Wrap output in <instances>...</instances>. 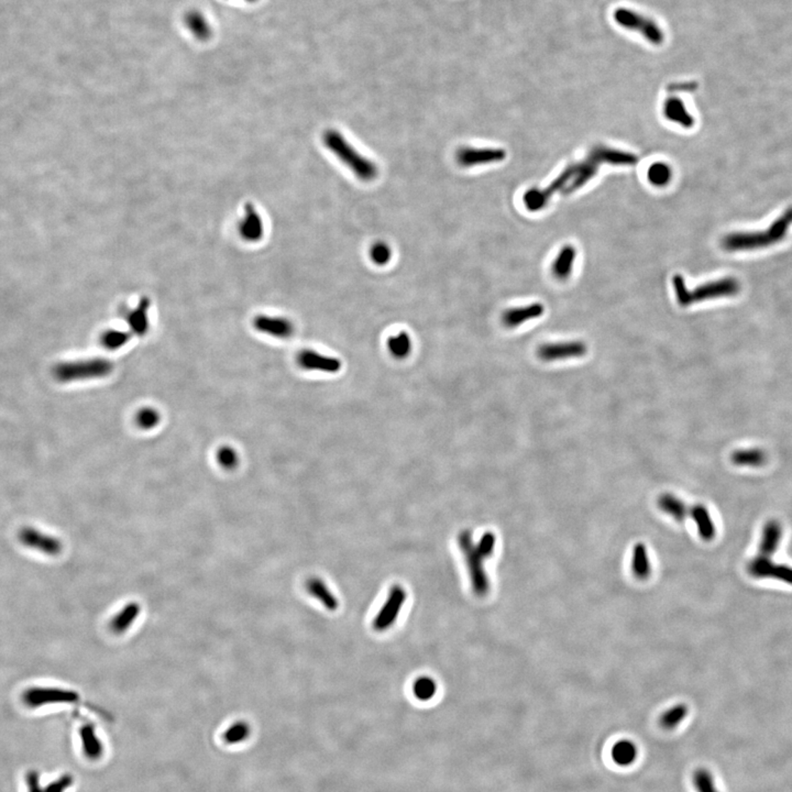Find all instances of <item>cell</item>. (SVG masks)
Listing matches in <instances>:
<instances>
[{
  "instance_id": "13",
  "label": "cell",
  "mask_w": 792,
  "mask_h": 792,
  "mask_svg": "<svg viewBox=\"0 0 792 792\" xmlns=\"http://www.w3.org/2000/svg\"><path fill=\"white\" fill-rule=\"evenodd\" d=\"M298 365L302 369L308 371H320V372L337 373L340 371L342 363L338 358L322 355L316 351L305 349L300 351L296 358Z\"/></svg>"
},
{
  "instance_id": "12",
  "label": "cell",
  "mask_w": 792,
  "mask_h": 792,
  "mask_svg": "<svg viewBox=\"0 0 792 792\" xmlns=\"http://www.w3.org/2000/svg\"><path fill=\"white\" fill-rule=\"evenodd\" d=\"M19 540L26 547L38 550L48 556H56L62 550V543L56 536L42 533L30 526L22 528L19 533Z\"/></svg>"
},
{
  "instance_id": "17",
  "label": "cell",
  "mask_w": 792,
  "mask_h": 792,
  "mask_svg": "<svg viewBox=\"0 0 792 792\" xmlns=\"http://www.w3.org/2000/svg\"><path fill=\"white\" fill-rule=\"evenodd\" d=\"M545 308L540 303H534L523 308H514L505 310L502 315V323L507 328H517L528 320H536L543 316Z\"/></svg>"
},
{
  "instance_id": "4",
  "label": "cell",
  "mask_w": 792,
  "mask_h": 792,
  "mask_svg": "<svg viewBox=\"0 0 792 792\" xmlns=\"http://www.w3.org/2000/svg\"><path fill=\"white\" fill-rule=\"evenodd\" d=\"M323 142L325 147L334 153L345 166H348L349 170L352 171L359 180L371 182L377 178L379 168L377 164L367 156L359 153L338 130H326L323 135Z\"/></svg>"
},
{
  "instance_id": "18",
  "label": "cell",
  "mask_w": 792,
  "mask_h": 792,
  "mask_svg": "<svg viewBox=\"0 0 792 792\" xmlns=\"http://www.w3.org/2000/svg\"><path fill=\"white\" fill-rule=\"evenodd\" d=\"M663 111L666 119L676 125L681 126L686 129L694 126V116L686 109V103L679 97H668L664 103Z\"/></svg>"
},
{
  "instance_id": "44",
  "label": "cell",
  "mask_w": 792,
  "mask_h": 792,
  "mask_svg": "<svg viewBox=\"0 0 792 792\" xmlns=\"http://www.w3.org/2000/svg\"><path fill=\"white\" fill-rule=\"evenodd\" d=\"M26 781V785L29 788V792H46L40 786V779H39V773L36 771L28 773Z\"/></svg>"
},
{
  "instance_id": "32",
  "label": "cell",
  "mask_w": 792,
  "mask_h": 792,
  "mask_svg": "<svg viewBox=\"0 0 792 792\" xmlns=\"http://www.w3.org/2000/svg\"><path fill=\"white\" fill-rule=\"evenodd\" d=\"M692 785L696 792H721L716 776L706 767H699L692 773Z\"/></svg>"
},
{
  "instance_id": "37",
  "label": "cell",
  "mask_w": 792,
  "mask_h": 792,
  "mask_svg": "<svg viewBox=\"0 0 792 792\" xmlns=\"http://www.w3.org/2000/svg\"><path fill=\"white\" fill-rule=\"evenodd\" d=\"M523 202L527 210L532 211V213H536V211H539L545 208L549 200H548L547 196H546L544 190L534 188H531V190L526 191L523 196Z\"/></svg>"
},
{
  "instance_id": "27",
  "label": "cell",
  "mask_w": 792,
  "mask_h": 792,
  "mask_svg": "<svg viewBox=\"0 0 792 792\" xmlns=\"http://www.w3.org/2000/svg\"><path fill=\"white\" fill-rule=\"evenodd\" d=\"M631 572L639 580H645L651 574V564L645 544L637 543L633 547L631 562Z\"/></svg>"
},
{
  "instance_id": "31",
  "label": "cell",
  "mask_w": 792,
  "mask_h": 792,
  "mask_svg": "<svg viewBox=\"0 0 792 792\" xmlns=\"http://www.w3.org/2000/svg\"><path fill=\"white\" fill-rule=\"evenodd\" d=\"M689 714V708L684 704H677L664 711L659 718V725L664 730L671 731L678 728Z\"/></svg>"
},
{
  "instance_id": "6",
  "label": "cell",
  "mask_w": 792,
  "mask_h": 792,
  "mask_svg": "<svg viewBox=\"0 0 792 792\" xmlns=\"http://www.w3.org/2000/svg\"><path fill=\"white\" fill-rule=\"evenodd\" d=\"M613 18L619 26L629 31L637 32L654 46H661L665 41V34L659 24L636 10L619 7L613 12Z\"/></svg>"
},
{
  "instance_id": "35",
  "label": "cell",
  "mask_w": 792,
  "mask_h": 792,
  "mask_svg": "<svg viewBox=\"0 0 792 792\" xmlns=\"http://www.w3.org/2000/svg\"><path fill=\"white\" fill-rule=\"evenodd\" d=\"M413 694L417 700L422 702L430 701L437 694V684L428 676L418 677L413 684Z\"/></svg>"
},
{
  "instance_id": "3",
  "label": "cell",
  "mask_w": 792,
  "mask_h": 792,
  "mask_svg": "<svg viewBox=\"0 0 792 792\" xmlns=\"http://www.w3.org/2000/svg\"><path fill=\"white\" fill-rule=\"evenodd\" d=\"M792 225V207L778 217L765 231L757 233H733L725 235L722 240L723 249L730 253L763 249L781 243L785 239Z\"/></svg>"
},
{
  "instance_id": "10",
  "label": "cell",
  "mask_w": 792,
  "mask_h": 792,
  "mask_svg": "<svg viewBox=\"0 0 792 792\" xmlns=\"http://www.w3.org/2000/svg\"><path fill=\"white\" fill-rule=\"evenodd\" d=\"M507 151L499 148L464 147L457 151L456 161L462 168L485 166L504 161Z\"/></svg>"
},
{
  "instance_id": "29",
  "label": "cell",
  "mask_w": 792,
  "mask_h": 792,
  "mask_svg": "<svg viewBox=\"0 0 792 792\" xmlns=\"http://www.w3.org/2000/svg\"><path fill=\"white\" fill-rule=\"evenodd\" d=\"M140 606L138 603L132 602L126 605L121 612L118 613L111 622V631L115 634H121L127 631L137 617L139 616Z\"/></svg>"
},
{
  "instance_id": "28",
  "label": "cell",
  "mask_w": 792,
  "mask_h": 792,
  "mask_svg": "<svg viewBox=\"0 0 792 792\" xmlns=\"http://www.w3.org/2000/svg\"><path fill=\"white\" fill-rule=\"evenodd\" d=\"M82 738L83 751L87 758L96 761L103 755V745L95 732L93 725L86 724L79 731Z\"/></svg>"
},
{
  "instance_id": "39",
  "label": "cell",
  "mask_w": 792,
  "mask_h": 792,
  "mask_svg": "<svg viewBox=\"0 0 792 792\" xmlns=\"http://www.w3.org/2000/svg\"><path fill=\"white\" fill-rule=\"evenodd\" d=\"M249 734V725L245 722H237L223 734V741L227 744H237V743L243 742Z\"/></svg>"
},
{
  "instance_id": "19",
  "label": "cell",
  "mask_w": 792,
  "mask_h": 792,
  "mask_svg": "<svg viewBox=\"0 0 792 792\" xmlns=\"http://www.w3.org/2000/svg\"><path fill=\"white\" fill-rule=\"evenodd\" d=\"M150 300L142 298L138 305L130 310L126 315L128 325L131 329L132 335L144 336L150 328Z\"/></svg>"
},
{
  "instance_id": "24",
  "label": "cell",
  "mask_w": 792,
  "mask_h": 792,
  "mask_svg": "<svg viewBox=\"0 0 792 792\" xmlns=\"http://www.w3.org/2000/svg\"><path fill=\"white\" fill-rule=\"evenodd\" d=\"M657 507H659L660 511L668 514L679 523L686 521V517L690 515V507L671 493H664L659 495L657 499Z\"/></svg>"
},
{
  "instance_id": "1",
  "label": "cell",
  "mask_w": 792,
  "mask_h": 792,
  "mask_svg": "<svg viewBox=\"0 0 792 792\" xmlns=\"http://www.w3.org/2000/svg\"><path fill=\"white\" fill-rule=\"evenodd\" d=\"M783 538V527L779 522L769 521L765 524L761 533L758 552L747 564V574L751 578L771 579L792 586V567L773 562V557L777 552Z\"/></svg>"
},
{
  "instance_id": "38",
  "label": "cell",
  "mask_w": 792,
  "mask_h": 792,
  "mask_svg": "<svg viewBox=\"0 0 792 792\" xmlns=\"http://www.w3.org/2000/svg\"><path fill=\"white\" fill-rule=\"evenodd\" d=\"M672 285L675 290L676 298H677L678 304L682 308L692 305L691 303V290L686 286V281L680 274H676L672 278Z\"/></svg>"
},
{
  "instance_id": "2",
  "label": "cell",
  "mask_w": 792,
  "mask_h": 792,
  "mask_svg": "<svg viewBox=\"0 0 792 792\" xmlns=\"http://www.w3.org/2000/svg\"><path fill=\"white\" fill-rule=\"evenodd\" d=\"M458 543L468 566L473 592L482 598L490 592L491 584L485 570V560L489 559L494 552L497 536L492 532H485L474 544L471 531L464 529L459 534Z\"/></svg>"
},
{
  "instance_id": "8",
  "label": "cell",
  "mask_w": 792,
  "mask_h": 792,
  "mask_svg": "<svg viewBox=\"0 0 792 792\" xmlns=\"http://www.w3.org/2000/svg\"><path fill=\"white\" fill-rule=\"evenodd\" d=\"M78 700V694L72 690L61 688H44L34 686L26 690L22 694V701L29 708L36 709L49 704H72Z\"/></svg>"
},
{
  "instance_id": "5",
  "label": "cell",
  "mask_w": 792,
  "mask_h": 792,
  "mask_svg": "<svg viewBox=\"0 0 792 792\" xmlns=\"http://www.w3.org/2000/svg\"><path fill=\"white\" fill-rule=\"evenodd\" d=\"M113 365L111 360L103 358L84 359V360L61 362L54 365L52 375L61 383L101 379L113 372Z\"/></svg>"
},
{
  "instance_id": "30",
  "label": "cell",
  "mask_w": 792,
  "mask_h": 792,
  "mask_svg": "<svg viewBox=\"0 0 792 792\" xmlns=\"http://www.w3.org/2000/svg\"><path fill=\"white\" fill-rule=\"evenodd\" d=\"M732 462L741 467H761L767 461V455L759 448L743 449L733 452Z\"/></svg>"
},
{
  "instance_id": "34",
  "label": "cell",
  "mask_w": 792,
  "mask_h": 792,
  "mask_svg": "<svg viewBox=\"0 0 792 792\" xmlns=\"http://www.w3.org/2000/svg\"><path fill=\"white\" fill-rule=\"evenodd\" d=\"M387 347H389L390 352L394 358L401 360V359L407 358L413 346H412L410 335L406 332H401L389 339Z\"/></svg>"
},
{
  "instance_id": "16",
  "label": "cell",
  "mask_w": 792,
  "mask_h": 792,
  "mask_svg": "<svg viewBox=\"0 0 792 792\" xmlns=\"http://www.w3.org/2000/svg\"><path fill=\"white\" fill-rule=\"evenodd\" d=\"M589 153L596 158L600 164H610L614 166H631L639 162V158L631 152L622 151L614 148L598 146L593 148Z\"/></svg>"
},
{
  "instance_id": "46",
  "label": "cell",
  "mask_w": 792,
  "mask_h": 792,
  "mask_svg": "<svg viewBox=\"0 0 792 792\" xmlns=\"http://www.w3.org/2000/svg\"><path fill=\"white\" fill-rule=\"evenodd\" d=\"M243 1H248V3H255V1H257V0H243Z\"/></svg>"
},
{
  "instance_id": "40",
  "label": "cell",
  "mask_w": 792,
  "mask_h": 792,
  "mask_svg": "<svg viewBox=\"0 0 792 792\" xmlns=\"http://www.w3.org/2000/svg\"><path fill=\"white\" fill-rule=\"evenodd\" d=\"M136 422L142 430H151L160 422V413L152 407L142 408L136 416Z\"/></svg>"
},
{
  "instance_id": "14",
  "label": "cell",
  "mask_w": 792,
  "mask_h": 792,
  "mask_svg": "<svg viewBox=\"0 0 792 792\" xmlns=\"http://www.w3.org/2000/svg\"><path fill=\"white\" fill-rule=\"evenodd\" d=\"M253 325L258 332L279 339L290 338L293 336L295 330L293 323L285 317L281 316L260 315L255 318Z\"/></svg>"
},
{
  "instance_id": "45",
  "label": "cell",
  "mask_w": 792,
  "mask_h": 792,
  "mask_svg": "<svg viewBox=\"0 0 792 792\" xmlns=\"http://www.w3.org/2000/svg\"><path fill=\"white\" fill-rule=\"evenodd\" d=\"M696 87H698V84H696V83H694V82L681 83V84H680V83H679V84H678V83H677V84L670 85L669 88H668V91H694V89H696Z\"/></svg>"
},
{
  "instance_id": "9",
  "label": "cell",
  "mask_w": 792,
  "mask_h": 792,
  "mask_svg": "<svg viewBox=\"0 0 792 792\" xmlns=\"http://www.w3.org/2000/svg\"><path fill=\"white\" fill-rule=\"evenodd\" d=\"M741 284L734 278H724L701 284L691 290V303L704 302L716 298H730L739 293Z\"/></svg>"
},
{
  "instance_id": "26",
  "label": "cell",
  "mask_w": 792,
  "mask_h": 792,
  "mask_svg": "<svg viewBox=\"0 0 792 792\" xmlns=\"http://www.w3.org/2000/svg\"><path fill=\"white\" fill-rule=\"evenodd\" d=\"M185 26L194 38L206 41L211 36V26L204 14L200 10H190L184 17Z\"/></svg>"
},
{
  "instance_id": "33",
  "label": "cell",
  "mask_w": 792,
  "mask_h": 792,
  "mask_svg": "<svg viewBox=\"0 0 792 792\" xmlns=\"http://www.w3.org/2000/svg\"><path fill=\"white\" fill-rule=\"evenodd\" d=\"M647 180L655 188H666L672 180V170L664 162H655L647 171Z\"/></svg>"
},
{
  "instance_id": "7",
  "label": "cell",
  "mask_w": 792,
  "mask_h": 792,
  "mask_svg": "<svg viewBox=\"0 0 792 792\" xmlns=\"http://www.w3.org/2000/svg\"><path fill=\"white\" fill-rule=\"evenodd\" d=\"M407 592L401 584H394L373 619L372 626L377 631H389L399 619L400 613L405 604Z\"/></svg>"
},
{
  "instance_id": "22",
  "label": "cell",
  "mask_w": 792,
  "mask_h": 792,
  "mask_svg": "<svg viewBox=\"0 0 792 792\" xmlns=\"http://www.w3.org/2000/svg\"><path fill=\"white\" fill-rule=\"evenodd\" d=\"M577 250L574 245H566L562 248L552 264V273L559 281L569 279L574 270Z\"/></svg>"
},
{
  "instance_id": "25",
  "label": "cell",
  "mask_w": 792,
  "mask_h": 792,
  "mask_svg": "<svg viewBox=\"0 0 792 792\" xmlns=\"http://www.w3.org/2000/svg\"><path fill=\"white\" fill-rule=\"evenodd\" d=\"M637 757L639 747L629 738L619 739L611 749V758L619 767H629L637 761Z\"/></svg>"
},
{
  "instance_id": "21",
  "label": "cell",
  "mask_w": 792,
  "mask_h": 792,
  "mask_svg": "<svg viewBox=\"0 0 792 792\" xmlns=\"http://www.w3.org/2000/svg\"><path fill=\"white\" fill-rule=\"evenodd\" d=\"M239 233L248 241H258L264 233L263 220L253 206H245V214L239 223Z\"/></svg>"
},
{
  "instance_id": "11",
  "label": "cell",
  "mask_w": 792,
  "mask_h": 792,
  "mask_svg": "<svg viewBox=\"0 0 792 792\" xmlns=\"http://www.w3.org/2000/svg\"><path fill=\"white\" fill-rule=\"evenodd\" d=\"M588 352V346L584 341L574 340L564 342H550L542 345L538 348V358L543 361L564 360V359L581 358Z\"/></svg>"
},
{
  "instance_id": "23",
  "label": "cell",
  "mask_w": 792,
  "mask_h": 792,
  "mask_svg": "<svg viewBox=\"0 0 792 792\" xmlns=\"http://www.w3.org/2000/svg\"><path fill=\"white\" fill-rule=\"evenodd\" d=\"M690 517L694 519L698 534L704 542L714 539L716 534V524L713 522L708 509L704 505L696 504L690 507Z\"/></svg>"
},
{
  "instance_id": "41",
  "label": "cell",
  "mask_w": 792,
  "mask_h": 792,
  "mask_svg": "<svg viewBox=\"0 0 792 792\" xmlns=\"http://www.w3.org/2000/svg\"><path fill=\"white\" fill-rule=\"evenodd\" d=\"M216 459L220 467L227 469V470H233L239 464V456H238L237 452L229 446H223L219 448Z\"/></svg>"
},
{
  "instance_id": "36",
  "label": "cell",
  "mask_w": 792,
  "mask_h": 792,
  "mask_svg": "<svg viewBox=\"0 0 792 792\" xmlns=\"http://www.w3.org/2000/svg\"><path fill=\"white\" fill-rule=\"evenodd\" d=\"M131 334L119 329H111L107 332H103L101 337V342L105 348L109 350H117L125 346L126 343L129 341Z\"/></svg>"
},
{
  "instance_id": "43",
  "label": "cell",
  "mask_w": 792,
  "mask_h": 792,
  "mask_svg": "<svg viewBox=\"0 0 792 792\" xmlns=\"http://www.w3.org/2000/svg\"><path fill=\"white\" fill-rule=\"evenodd\" d=\"M72 776L64 775L62 776V777L59 778L58 781H54V783H51L50 785H49L48 787L44 789V791L64 792L65 790L68 789V788L70 787L71 785H72Z\"/></svg>"
},
{
  "instance_id": "42",
  "label": "cell",
  "mask_w": 792,
  "mask_h": 792,
  "mask_svg": "<svg viewBox=\"0 0 792 792\" xmlns=\"http://www.w3.org/2000/svg\"><path fill=\"white\" fill-rule=\"evenodd\" d=\"M370 257L377 265H385L392 258V250L385 243H375L370 250Z\"/></svg>"
},
{
  "instance_id": "20",
  "label": "cell",
  "mask_w": 792,
  "mask_h": 792,
  "mask_svg": "<svg viewBox=\"0 0 792 792\" xmlns=\"http://www.w3.org/2000/svg\"><path fill=\"white\" fill-rule=\"evenodd\" d=\"M306 590L315 600L320 601L328 611L338 610V598L323 579L313 577L306 581Z\"/></svg>"
},
{
  "instance_id": "15",
  "label": "cell",
  "mask_w": 792,
  "mask_h": 792,
  "mask_svg": "<svg viewBox=\"0 0 792 792\" xmlns=\"http://www.w3.org/2000/svg\"><path fill=\"white\" fill-rule=\"evenodd\" d=\"M600 166L596 158L588 153L584 161L574 164V176L562 193L569 195L584 188L587 183L590 182L598 174Z\"/></svg>"
}]
</instances>
